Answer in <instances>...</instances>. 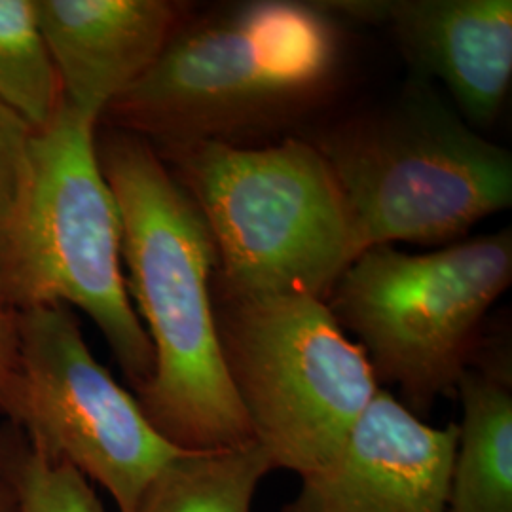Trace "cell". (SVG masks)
Masks as SVG:
<instances>
[{
  "label": "cell",
  "mask_w": 512,
  "mask_h": 512,
  "mask_svg": "<svg viewBox=\"0 0 512 512\" xmlns=\"http://www.w3.org/2000/svg\"><path fill=\"white\" fill-rule=\"evenodd\" d=\"M0 103L33 131L48 128L65 103L35 0H0Z\"/></svg>",
  "instance_id": "14"
},
{
  "label": "cell",
  "mask_w": 512,
  "mask_h": 512,
  "mask_svg": "<svg viewBox=\"0 0 512 512\" xmlns=\"http://www.w3.org/2000/svg\"><path fill=\"white\" fill-rule=\"evenodd\" d=\"M220 349L253 439L274 469L302 476L336 456L380 389L327 300L220 302Z\"/></svg>",
  "instance_id": "7"
},
{
  "label": "cell",
  "mask_w": 512,
  "mask_h": 512,
  "mask_svg": "<svg viewBox=\"0 0 512 512\" xmlns=\"http://www.w3.org/2000/svg\"><path fill=\"white\" fill-rule=\"evenodd\" d=\"M463 416L452 463L448 512H512L511 355L476 349L459 378Z\"/></svg>",
  "instance_id": "12"
},
{
  "label": "cell",
  "mask_w": 512,
  "mask_h": 512,
  "mask_svg": "<svg viewBox=\"0 0 512 512\" xmlns=\"http://www.w3.org/2000/svg\"><path fill=\"white\" fill-rule=\"evenodd\" d=\"M344 67L342 19L323 2H228L190 12L99 126L154 148L277 137L329 103Z\"/></svg>",
  "instance_id": "2"
},
{
  "label": "cell",
  "mask_w": 512,
  "mask_h": 512,
  "mask_svg": "<svg viewBox=\"0 0 512 512\" xmlns=\"http://www.w3.org/2000/svg\"><path fill=\"white\" fill-rule=\"evenodd\" d=\"M512 279V232L456 241L429 253L393 245L357 256L327 300L401 403L425 416L440 397L456 395L480 346V329Z\"/></svg>",
  "instance_id": "6"
},
{
  "label": "cell",
  "mask_w": 512,
  "mask_h": 512,
  "mask_svg": "<svg viewBox=\"0 0 512 512\" xmlns=\"http://www.w3.org/2000/svg\"><path fill=\"white\" fill-rule=\"evenodd\" d=\"M334 16L384 23L412 78L440 84L476 129L499 118L512 80L511 0H334Z\"/></svg>",
  "instance_id": "10"
},
{
  "label": "cell",
  "mask_w": 512,
  "mask_h": 512,
  "mask_svg": "<svg viewBox=\"0 0 512 512\" xmlns=\"http://www.w3.org/2000/svg\"><path fill=\"white\" fill-rule=\"evenodd\" d=\"M16 323L18 351L0 385V414L42 456L99 484L118 512H133L148 482L183 450L93 357L69 306L19 311Z\"/></svg>",
  "instance_id": "8"
},
{
  "label": "cell",
  "mask_w": 512,
  "mask_h": 512,
  "mask_svg": "<svg viewBox=\"0 0 512 512\" xmlns=\"http://www.w3.org/2000/svg\"><path fill=\"white\" fill-rule=\"evenodd\" d=\"M99 122L67 103L35 131L27 179L0 220V302L14 313L63 304L84 311L137 393L154 351L122 272L118 205L97 158Z\"/></svg>",
  "instance_id": "3"
},
{
  "label": "cell",
  "mask_w": 512,
  "mask_h": 512,
  "mask_svg": "<svg viewBox=\"0 0 512 512\" xmlns=\"http://www.w3.org/2000/svg\"><path fill=\"white\" fill-rule=\"evenodd\" d=\"M0 512H18L16 494L2 475H0Z\"/></svg>",
  "instance_id": "18"
},
{
  "label": "cell",
  "mask_w": 512,
  "mask_h": 512,
  "mask_svg": "<svg viewBox=\"0 0 512 512\" xmlns=\"http://www.w3.org/2000/svg\"><path fill=\"white\" fill-rule=\"evenodd\" d=\"M63 101L101 120L141 80L192 12L171 0H35Z\"/></svg>",
  "instance_id": "11"
},
{
  "label": "cell",
  "mask_w": 512,
  "mask_h": 512,
  "mask_svg": "<svg viewBox=\"0 0 512 512\" xmlns=\"http://www.w3.org/2000/svg\"><path fill=\"white\" fill-rule=\"evenodd\" d=\"M97 158L120 213L129 300L154 351L152 376L135 393L143 414L183 452L255 442L220 349L211 294L219 253L198 203L137 135L105 128Z\"/></svg>",
  "instance_id": "1"
},
{
  "label": "cell",
  "mask_w": 512,
  "mask_h": 512,
  "mask_svg": "<svg viewBox=\"0 0 512 512\" xmlns=\"http://www.w3.org/2000/svg\"><path fill=\"white\" fill-rule=\"evenodd\" d=\"M156 152L213 234L220 302L327 300L355 260L346 200L308 139L285 135L260 147L194 143Z\"/></svg>",
  "instance_id": "5"
},
{
  "label": "cell",
  "mask_w": 512,
  "mask_h": 512,
  "mask_svg": "<svg viewBox=\"0 0 512 512\" xmlns=\"http://www.w3.org/2000/svg\"><path fill=\"white\" fill-rule=\"evenodd\" d=\"M274 471L260 444L181 452L148 482L133 512H251L256 490Z\"/></svg>",
  "instance_id": "13"
},
{
  "label": "cell",
  "mask_w": 512,
  "mask_h": 512,
  "mask_svg": "<svg viewBox=\"0 0 512 512\" xmlns=\"http://www.w3.org/2000/svg\"><path fill=\"white\" fill-rule=\"evenodd\" d=\"M33 135L14 110L0 103V220L14 207L27 179Z\"/></svg>",
  "instance_id": "16"
},
{
  "label": "cell",
  "mask_w": 512,
  "mask_h": 512,
  "mask_svg": "<svg viewBox=\"0 0 512 512\" xmlns=\"http://www.w3.org/2000/svg\"><path fill=\"white\" fill-rule=\"evenodd\" d=\"M18 351V323L16 313L0 302V385L12 370Z\"/></svg>",
  "instance_id": "17"
},
{
  "label": "cell",
  "mask_w": 512,
  "mask_h": 512,
  "mask_svg": "<svg viewBox=\"0 0 512 512\" xmlns=\"http://www.w3.org/2000/svg\"><path fill=\"white\" fill-rule=\"evenodd\" d=\"M348 207L355 258L395 241L450 245L512 203V154L476 131L431 82L311 141Z\"/></svg>",
  "instance_id": "4"
},
{
  "label": "cell",
  "mask_w": 512,
  "mask_h": 512,
  "mask_svg": "<svg viewBox=\"0 0 512 512\" xmlns=\"http://www.w3.org/2000/svg\"><path fill=\"white\" fill-rule=\"evenodd\" d=\"M456 444L458 423L433 427L380 387L281 512H448Z\"/></svg>",
  "instance_id": "9"
},
{
  "label": "cell",
  "mask_w": 512,
  "mask_h": 512,
  "mask_svg": "<svg viewBox=\"0 0 512 512\" xmlns=\"http://www.w3.org/2000/svg\"><path fill=\"white\" fill-rule=\"evenodd\" d=\"M0 475L18 499V512H107L88 482L67 463L42 456L10 423L0 425Z\"/></svg>",
  "instance_id": "15"
}]
</instances>
